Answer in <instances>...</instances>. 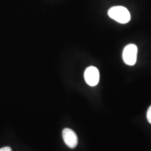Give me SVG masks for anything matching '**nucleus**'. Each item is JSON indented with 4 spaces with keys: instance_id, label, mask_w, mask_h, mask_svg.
<instances>
[{
    "instance_id": "423d86ee",
    "label": "nucleus",
    "mask_w": 151,
    "mask_h": 151,
    "mask_svg": "<svg viewBox=\"0 0 151 151\" xmlns=\"http://www.w3.org/2000/svg\"><path fill=\"white\" fill-rule=\"evenodd\" d=\"M0 151H12L10 147H4L0 148Z\"/></svg>"
},
{
    "instance_id": "20e7f679",
    "label": "nucleus",
    "mask_w": 151,
    "mask_h": 151,
    "mask_svg": "<svg viewBox=\"0 0 151 151\" xmlns=\"http://www.w3.org/2000/svg\"><path fill=\"white\" fill-rule=\"evenodd\" d=\"M62 138L66 145L70 148H74L78 144V137L73 130L65 128L62 131Z\"/></svg>"
},
{
    "instance_id": "7ed1b4c3",
    "label": "nucleus",
    "mask_w": 151,
    "mask_h": 151,
    "mask_svg": "<svg viewBox=\"0 0 151 151\" xmlns=\"http://www.w3.org/2000/svg\"><path fill=\"white\" fill-rule=\"evenodd\" d=\"M86 82L90 86H97L99 81V70L94 67H89L86 69L84 73Z\"/></svg>"
},
{
    "instance_id": "f03ea898",
    "label": "nucleus",
    "mask_w": 151,
    "mask_h": 151,
    "mask_svg": "<svg viewBox=\"0 0 151 151\" xmlns=\"http://www.w3.org/2000/svg\"><path fill=\"white\" fill-rule=\"evenodd\" d=\"M137 47L134 44H129L124 48L122 58L124 63L128 65H134L137 58Z\"/></svg>"
},
{
    "instance_id": "39448f33",
    "label": "nucleus",
    "mask_w": 151,
    "mask_h": 151,
    "mask_svg": "<svg viewBox=\"0 0 151 151\" xmlns=\"http://www.w3.org/2000/svg\"><path fill=\"white\" fill-rule=\"evenodd\" d=\"M147 119H148V122L151 124V106L150 108L148 109V112H147Z\"/></svg>"
},
{
    "instance_id": "f257e3e1",
    "label": "nucleus",
    "mask_w": 151,
    "mask_h": 151,
    "mask_svg": "<svg viewBox=\"0 0 151 151\" xmlns=\"http://www.w3.org/2000/svg\"><path fill=\"white\" fill-rule=\"evenodd\" d=\"M108 14L111 18L121 24L127 23L131 20L129 11L122 6H117L111 8L108 11Z\"/></svg>"
}]
</instances>
